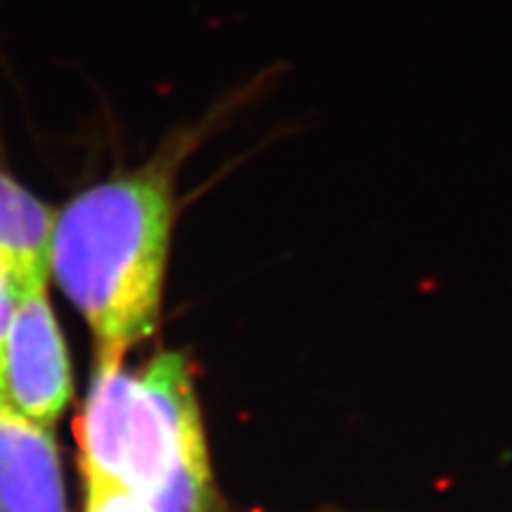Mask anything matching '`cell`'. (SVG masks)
<instances>
[{
  "instance_id": "obj_1",
  "label": "cell",
  "mask_w": 512,
  "mask_h": 512,
  "mask_svg": "<svg viewBox=\"0 0 512 512\" xmlns=\"http://www.w3.org/2000/svg\"><path fill=\"white\" fill-rule=\"evenodd\" d=\"M207 128L174 136L162 155L79 192L55 216L50 271L93 332L98 358L155 335L174 233V166Z\"/></svg>"
},
{
  "instance_id": "obj_2",
  "label": "cell",
  "mask_w": 512,
  "mask_h": 512,
  "mask_svg": "<svg viewBox=\"0 0 512 512\" xmlns=\"http://www.w3.org/2000/svg\"><path fill=\"white\" fill-rule=\"evenodd\" d=\"M74 430L83 472L128 486L150 512H223L190 366L178 351L140 373L98 358Z\"/></svg>"
},
{
  "instance_id": "obj_3",
  "label": "cell",
  "mask_w": 512,
  "mask_h": 512,
  "mask_svg": "<svg viewBox=\"0 0 512 512\" xmlns=\"http://www.w3.org/2000/svg\"><path fill=\"white\" fill-rule=\"evenodd\" d=\"M3 394L17 411L50 430L72 401V368L46 283L17 294L3 351Z\"/></svg>"
},
{
  "instance_id": "obj_4",
  "label": "cell",
  "mask_w": 512,
  "mask_h": 512,
  "mask_svg": "<svg viewBox=\"0 0 512 512\" xmlns=\"http://www.w3.org/2000/svg\"><path fill=\"white\" fill-rule=\"evenodd\" d=\"M0 512H67L60 453L50 427L0 392Z\"/></svg>"
},
{
  "instance_id": "obj_5",
  "label": "cell",
  "mask_w": 512,
  "mask_h": 512,
  "mask_svg": "<svg viewBox=\"0 0 512 512\" xmlns=\"http://www.w3.org/2000/svg\"><path fill=\"white\" fill-rule=\"evenodd\" d=\"M55 211L0 171V266L22 287L48 283Z\"/></svg>"
},
{
  "instance_id": "obj_6",
  "label": "cell",
  "mask_w": 512,
  "mask_h": 512,
  "mask_svg": "<svg viewBox=\"0 0 512 512\" xmlns=\"http://www.w3.org/2000/svg\"><path fill=\"white\" fill-rule=\"evenodd\" d=\"M86 475V508L83 512H150L143 498L112 479L83 472Z\"/></svg>"
},
{
  "instance_id": "obj_7",
  "label": "cell",
  "mask_w": 512,
  "mask_h": 512,
  "mask_svg": "<svg viewBox=\"0 0 512 512\" xmlns=\"http://www.w3.org/2000/svg\"><path fill=\"white\" fill-rule=\"evenodd\" d=\"M19 287L15 280L10 278V273L0 266V392H3V351H5V339H8L10 320L15 313Z\"/></svg>"
}]
</instances>
